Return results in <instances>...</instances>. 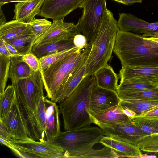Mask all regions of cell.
<instances>
[{
  "label": "cell",
  "mask_w": 158,
  "mask_h": 158,
  "mask_svg": "<svg viewBox=\"0 0 158 158\" xmlns=\"http://www.w3.org/2000/svg\"><path fill=\"white\" fill-rule=\"evenodd\" d=\"M113 52L122 68L158 67V44L138 34L118 31Z\"/></svg>",
  "instance_id": "1"
},
{
  "label": "cell",
  "mask_w": 158,
  "mask_h": 158,
  "mask_svg": "<svg viewBox=\"0 0 158 158\" xmlns=\"http://www.w3.org/2000/svg\"><path fill=\"white\" fill-rule=\"evenodd\" d=\"M96 84L94 75H86L70 94L60 103L59 110L66 131L89 126L92 123L88 110L92 89Z\"/></svg>",
  "instance_id": "2"
},
{
  "label": "cell",
  "mask_w": 158,
  "mask_h": 158,
  "mask_svg": "<svg viewBox=\"0 0 158 158\" xmlns=\"http://www.w3.org/2000/svg\"><path fill=\"white\" fill-rule=\"evenodd\" d=\"M119 29L111 12L105 11L99 29L91 44L87 60L86 75H93L108 64L111 58Z\"/></svg>",
  "instance_id": "3"
},
{
  "label": "cell",
  "mask_w": 158,
  "mask_h": 158,
  "mask_svg": "<svg viewBox=\"0 0 158 158\" xmlns=\"http://www.w3.org/2000/svg\"><path fill=\"white\" fill-rule=\"evenodd\" d=\"M12 83L32 138L38 141L37 110L40 100L44 96V85L40 69L28 77L17 80Z\"/></svg>",
  "instance_id": "4"
},
{
  "label": "cell",
  "mask_w": 158,
  "mask_h": 158,
  "mask_svg": "<svg viewBox=\"0 0 158 158\" xmlns=\"http://www.w3.org/2000/svg\"><path fill=\"white\" fill-rule=\"evenodd\" d=\"M82 50L74 52L40 70L48 98L52 100L59 88L72 74L81 61Z\"/></svg>",
  "instance_id": "5"
},
{
  "label": "cell",
  "mask_w": 158,
  "mask_h": 158,
  "mask_svg": "<svg viewBox=\"0 0 158 158\" xmlns=\"http://www.w3.org/2000/svg\"><path fill=\"white\" fill-rule=\"evenodd\" d=\"M104 135L99 127L86 126L74 130L60 132L51 142L62 148L64 155L92 148Z\"/></svg>",
  "instance_id": "6"
},
{
  "label": "cell",
  "mask_w": 158,
  "mask_h": 158,
  "mask_svg": "<svg viewBox=\"0 0 158 158\" xmlns=\"http://www.w3.org/2000/svg\"><path fill=\"white\" fill-rule=\"evenodd\" d=\"M107 0H84L79 8L83 9L81 16L76 24L81 33L92 44L98 32L106 10Z\"/></svg>",
  "instance_id": "7"
},
{
  "label": "cell",
  "mask_w": 158,
  "mask_h": 158,
  "mask_svg": "<svg viewBox=\"0 0 158 158\" xmlns=\"http://www.w3.org/2000/svg\"><path fill=\"white\" fill-rule=\"evenodd\" d=\"M19 151L23 158H63L64 151L61 147L46 140L42 142L33 139L7 141Z\"/></svg>",
  "instance_id": "8"
},
{
  "label": "cell",
  "mask_w": 158,
  "mask_h": 158,
  "mask_svg": "<svg viewBox=\"0 0 158 158\" xmlns=\"http://www.w3.org/2000/svg\"><path fill=\"white\" fill-rule=\"evenodd\" d=\"M0 120L6 127L11 139L16 140L33 139L16 96L9 112L2 120Z\"/></svg>",
  "instance_id": "9"
},
{
  "label": "cell",
  "mask_w": 158,
  "mask_h": 158,
  "mask_svg": "<svg viewBox=\"0 0 158 158\" xmlns=\"http://www.w3.org/2000/svg\"><path fill=\"white\" fill-rule=\"evenodd\" d=\"M81 33L76 25L73 22H66L64 19L53 20L52 25L44 34L36 39L33 46L73 39Z\"/></svg>",
  "instance_id": "10"
},
{
  "label": "cell",
  "mask_w": 158,
  "mask_h": 158,
  "mask_svg": "<svg viewBox=\"0 0 158 158\" xmlns=\"http://www.w3.org/2000/svg\"><path fill=\"white\" fill-rule=\"evenodd\" d=\"M98 126L106 136L136 146L137 140L146 135L139 128L130 121L122 124H99Z\"/></svg>",
  "instance_id": "11"
},
{
  "label": "cell",
  "mask_w": 158,
  "mask_h": 158,
  "mask_svg": "<svg viewBox=\"0 0 158 158\" xmlns=\"http://www.w3.org/2000/svg\"><path fill=\"white\" fill-rule=\"evenodd\" d=\"M91 44H89L82 50V59L75 70L66 82L58 90L52 101L60 103L68 97L86 76L87 60L90 51Z\"/></svg>",
  "instance_id": "12"
},
{
  "label": "cell",
  "mask_w": 158,
  "mask_h": 158,
  "mask_svg": "<svg viewBox=\"0 0 158 158\" xmlns=\"http://www.w3.org/2000/svg\"><path fill=\"white\" fill-rule=\"evenodd\" d=\"M120 99L116 92L105 89L96 84L92 89L88 111L98 114L119 104Z\"/></svg>",
  "instance_id": "13"
},
{
  "label": "cell",
  "mask_w": 158,
  "mask_h": 158,
  "mask_svg": "<svg viewBox=\"0 0 158 158\" xmlns=\"http://www.w3.org/2000/svg\"><path fill=\"white\" fill-rule=\"evenodd\" d=\"M84 0H45L39 16L53 20L64 18L81 4Z\"/></svg>",
  "instance_id": "14"
},
{
  "label": "cell",
  "mask_w": 158,
  "mask_h": 158,
  "mask_svg": "<svg viewBox=\"0 0 158 158\" xmlns=\"http://www.w3.org/2000/svg\"><path fill=\"white\" fill-rule=\"evenodd\" d=\"M118 76L120 81L150 83L158 86V67L141 66L122 68Z\"/></svg>",
  "instance_id": "15"
},
{
  "label": "cell",
  "mask_w": 158,
  "mask_h": 158,
  "mask_svg": "<svg viewBox=\"0 0 158 158\" xmlns=\"http://www.w3.org/2000/svg\"><path fill=\"white\" fill-rule=\"evenodd\" d=\"M119 14L117 25L119 29L123 31L143 34L154 31L158 27V22L149 23L129 13Z\"/></svg>",
  "instance_id": "16"
},
{
  "label": "cell",
  "mask_w": 158,
  "mask_h": 158,
  "mask_svg": "<svg viewBox=\"0 0 158 158\" xmlns=\"http://www.w3.org/2000/svg\"><path fill=\"white\" fill-rule=\"evenodd\" d=\"M46 140L52 142L60 132L59 110L56 102L45 98Z\"/></svg>",
  "instance_id": "17"
},
{
  "label": "cell",
  "mask_w": 158,
  "mask_h": 158,
  "mask_svg": "<svg viewBox=\"0 0 158 158\" xmlns=\"http://www.w3.org/2000/svg\"><path fill=\"white\" fill-rule=\"evenodd\" d=\"M45 0H27L14 6L13 19L28 23L40 12Z\"/></svg>",
  "instance_id": "18"
},
{
  "label": "cell",
  "mask_w": 158,
  "mask_h": 158,
  "mask_svg": "<svg viewBox=\"0 0 158 158\" xmlns=\"http://www.w3.org/2000/svg\"><path fill=\"white\" fill-rule=\"evenodd\" d=\"M120 102L118 106L99 114H96L89 111L92 123L98 126L99 124H122L131 121L123 111Z\"/></svg>",
  "instance_id": "19"
},
{
  "label": "cell",
  "mask_w": 158,
  "mask_h": 158,
  "mask_svg": "<svg viewBox=\"0 0 158 158\" xmlns=\"http://www.w3.org/2000/svg\"><path fill=\"white\" fill-rule=\"evenodd\" d=\"M30 34H34L31 26L16 20L6 22L0 26V39L5 40Z\"/></svg>",
  "instance_id": "20"
},
{
  "label": "cell",
  "mask_w": 158,
  "mask_h": 158,
  "mask_svg": "<svg viewBox=\"0 0 158 158\" xmlns=\"http://www.w3.org/2000/svg\"><path fill=\"white\" fill-rule=\"evenodd\" d=\"M99 143L120 153V157H131L133 155L142 154L141 151L137 146L109 136H104Z\"/></svg>",
  "instance_id": "21"
},
{
  "label": "cell",
  "mask_w": 158,
  "mask_h": 158,
  "mask_svg": "<svg viewBox=\"0 0 158 158\" xmlns=\"http://www.w3.org/2000/svg\"><path fill=\"white\" fill-rule=\"evenodd\" d=\"M96 85L101 88L116 92L118 77L108 64L98 69L94 74Z\"/></svg>",
  "instance_id": "22"
},
{
  "label": "cell",
  "mask_w": 158,
  "mask_h": 158,
  "mask_svg": "<svg viewBox=\"0 0 158 158\" xmlns=\"http://www.w3.org/2000/svg\"><path fill=\"white\" fill-rule=\"evenodd\" d=\"M73 39L60 40L38 46H33L32 53L39 59L53 53L76 47Z\"/></svg>",
  "instance_id": "23"
},
{
  "label": "cell",
  "mask_w": 158,
  "mask_h": 158,
  "mask_svg": "<svg viewBox=\"0 0 158 158\" xmlns=\"http://www.w3.org/2000/svg\"><path fill=\"white\" fill-rule=\"evenodd\" d=\"M120 157V155L110 148L105 146L101 149L90 148L79 151L64 154V158H114Z\"/></svg>",
  "instance_id": "24"
},
{
  "label": "cell",
  "mask_w": 158,
  "mask_h": 158,
  "mask_svg": "<svg viewBox=\"0 0 158 158\" xmlns=\"http://www.w3.org/2000/svg\"><path fill=\"white\" fill-rule=\"evenodd\" d=\"M9 78L12 83L19 79L30 76L34 72L22 60V56H11Z\"/></svg>",
  "instance_id": "25"
},
{
  "label": "cell",
  "mask_w": 158,
  "mask_h": 158,
  "mask_svg": "<svg viewBox=\"0 0 158 158\" xmlns=\"http://www.w3.org/2000/svg\"><path fill=\"white\" fill-rule=\"evenodd\" d=\"M120 104L123 108L132 110L138 115L158 107V101L120 99Z\"/></svg>",
  "instance_id": "26"
},
{
  "label": "cell",
  "mask_w": 158,
  "mask_h": 158,
  "mask_svg": "<svg viewBox=\"0 0 158 158\" xmlns=\"http://www.w3.org/2000/svg\"><path fill=\"white\" fill-rule=\"evenodd\" d=\"M141 151L148 155L158 156V134L145 135L139 139L136 143Z\"/></svg>",
  "instance_id": "27"
},
{
  "label": "cell",
  "mask_w": 158,
  "mask_h": 158,
  "mask_svg": "<svg viewBox=\"0 0 158 158\" xmlns=\"http://www.w3.org/2000/svg\"><path fill=\"white\" fill-rule=\"evenodd\" d=\"M35 40L34 35L30 34L12 40L5 41L13 46L19 55L22 56L32 53V48Z\"/></svg>",
  "instance_id": "28"
},
{
  "label": "cell",
  "mask_w": 158,
  "mask_h": 158,
  "mask_svg": "<svg viewBox=\"0 0 158 158\" xmlns=\"http://www.w3.org/2000/svg\"><path fill=\"white\" fill-rule=\"evenodd\" d=\"M16 97L15 90L12 85H8L0 94V120H2L9 112Z\"/></svg>",
  "instance_id": "29"
},
{
  "label": "cell",
  "mask_w": 158,
  "mask_h": 158,
  "mask_svg": "<svg viewBox=\"0 0 158 158\" xmlns=\"http://www.w3.org/2000/svg\"><path fill=\"white\" fill-rule=\"evenodd\" d=\"M158 86L150 83L123 81H120L116 92L118 95H119L144 89H153Z\"/></svg>",
  "instance_id": "30"
},
{
  "label": "cell",
  "mask_w": 158,
  "mask_h": 158,
  "mask_svg": "<svg viewBox=\"0 0 158 158\" xmlns=\"http://www.w3.org/2000/svg\"><path fill=\"white\" fill-rule=\"evenodd\" d=\"M45 97L43 96L40 99L37 110L36 121L37 132L39 141L46 140L45 127L46 114L44 103Z\"/></svg>",
  "instance_id": "31"
},
{
  "label": "cell",
  "mask_w": 158,
  "mask_h": 158,
  "mask_svg": "<svg viewBox=\"0 0 158 158\" xmlns=\"http://www.w3.org/2000/svg\"><path fill=\"white\" fill-rule=\"evenodd\" d=\"M121 100L141 99L158 101V86L153 89H144L118 95Z\"/></svg>",
  "instance_id": "32"
},
{
  "label": "cell",
  "mask_w": 158,
  "mask_h": 158,
  "mask_svg": "<svg viewBox=\"0 0 158 158\" xmlns=\"http://www.w3.org/2000/svg\"><path fill=\"white\" fill-rule=\"evenodd\" d=\"M81 50L76 47L53 53L39 59L40 69H44L52 64Z\"/></svg>",
  "instance_id": "33"
},
{
  "label": "cell",
  "mask_w": 158,
  "mask_h": 158,
  "mask_svg": "<svg viewBox=\"0 0 158 158\" xmlns=\"http://www.w3.org/2000/svg\"><path fill=\"white\" fill-rule=\"evenodd\" d=\"M132 123L147 135L158 134V119H149L139 117L129 118Z\"/></svg>",
  "instance_id": "34"
},
{
  "label": "cell",
  "mask_w": 158,
  "mask_h": 158,
  "mask_svg": "<svg viewBox=\"0 0 158 158\" xmlns=\"http://www.w3.org/2000/svg\"><path fill=\"white\" fill-rule=\"evenodd\" d=\"M10 58L0 54V94L5 90L9 78Z\"/></svg>",
  "instance_id": "35"
},
{
  "label": "cell",
  "mask_w": 158,
  "mask_h": 158,
  "mask_svg": "<svg viewBox=\"0 0 158 158\" xmlns=\"http://www.w3.org/2000/svg\"><path fill=\"white\" fill-rule=\"evenodd\" d=\"M28 23L31 26L36 39L45 33L52 25L51 22L45 19L35 18Z\"/></svg>",
  "instance_id": "36"
},
{
  "label": "cell",
  "mask_w": 158,
  "mask_h": 158,
  "mask_svg": "<svg viewBox=\"0 0 158 158\" xmlns=\"http://www.w3.org/2000/svg\"><path fill=\"white\" fill-rule=\"evenodd\" d=\"M22 60L33 71L36 72L40 69L39 59L32 53L22 56Z\"/></svg>",
  "instance_id": "37"
},
{
  "label": "cell",
  "mask_w": 158,
  "mask_h": 158,
  "mask_svg": "<svg viewBox=\"0 0 158 158\" xmlns=\"http://www.w3.org/2000/svg\"><path fill=\"white\" fill-rule=\"evenodd\" d=\"M73 42L74 46L81 50H82L86 48L88 44L86 37L80 33L74 36Z\"/></svg>",
  "instance_id": "38"
},
{
  "label": "cell",
  "mask_w": 158,
  "mask_h": 158,
  "mask_svg": "<svg viewBox=\"0 0 158 158\" xmlns=\"http://www.w3.org/2000/svg\"><path fill=\"white\" fill-rule=\"evenodd\" d=\"M135 117L149 119H158V107Z\"/></svg>",
  "instance_id": "39"
},
{
  "label": "cell",
  "mask_w": 158,
  "mask_h": 158,
  "mask_svg": "<svg viewBox=\"0 0 158 158\" xmlns=\"http://www.w3.org/2000/svg\"><path fill=\"white\" fill-rule=\"evenodd\" d=\"M0 138L7 141L11 139L7 128L3 122L0 120Z\"/></svg>",
  "instance_id": "40"
},
{
  "label": "cell",
  "mask_w": 158,
  "mask_h": 158,
  "mask_svg": "<svg viewBox=\"0 0 158 158\" xmlns=\"http://www.w3.org/2000/svg\"><path fill=\"white\" fill-rule=\"evenodd\" d=\"M0 54L10 58L11 55L6 46L4 40L0 39Z\"/></svg>",
  "instance_id": "41"
},
{
  "label": "cell",
  "mask_w": 158,
  "mask_h": 158,
  "mask_svg": "<svg viewBox=\"0 0 158 158\" xmlns=\"http://www.w3.org/2000/svg\"><path fill=\"white\" fill-rule=\"evenodd\" d=\"M4 44L10 53L11 56H20L15 48L12 45L4 40Z\"/></svg>",
  "instance_id": "42"
},
{
  "label": "cell",
  "mask_w": 158,
  "mask_h": 158,
  "mask_svg": "<svg viewBox=\"0 0 158 158\" xmlns=\"http://www.w3.org/2000/svg\"><path fill=\"white\" fill-rule=\"evenodd\" d=\"M118 3L129 5L135 3H141L142 0H112Z\"/></svg>",
  "instance_id": "43"
},
{
  "label": "cell",
  "mask_w": 158,
  "mask_h": 158,
  "mask_svg": "<svg viewBox=\"0 0 158 158\" xmlns=\"http://www.w3.org/2000/svg\"><path fill=\"white\" fill-rule=\"evenodd\" d=\"M123 113L129 118H133L138 115L135 112L129 109L123 108Z\"/></svg>",
  "instance_id": "44"
},
{
  "label": "cell",
  "mask_w": 158,
  "mask_h": 158,
  "mask_svg": "<svg viewBox=\"0 0 158 158\" xmlns=\"http://www.w3.org/2000/svg\"><path fill=\"white\" fill-rule=\"evenodd\" d=\"M144 37H153L158 36V27L157 28L152 31H149L142 35Z\"/></svg>",
  "instance_id": "45"
},
{
  "label": "cell",
  "mask_w": 158,
  "mask_h": 158,
  "mask_svg": "<svg viewBox=\"0 0 158 158\" xmlns=\"http://www.w3.org/2000/svg\"><path fill=\"white\" fill-rule=\"evenodd\" d=\"M27 0H0V7H2L3 5L7 3L15 2H23Z\"/></svg>",
  "instance_id": "46"
},
{
  "label": "cell",
  "mask_w": 158,
  "mask_h": 158,
  "mask_svg": "<svg viewBox=\"0 0 158 158\" xmlns=\"http://www.w3.org/2000/svg\"><path fill=\"white\" fill-rule=\"evenodd\" d=\"M1 7H0V26L3 25L6 23V18Z\"/></svg>",
  "instance_id": "47"
},
{
  "label": "cell",
  "mask_w": 158,
  "mask_h": 158,
  "mask_svg": "<svg viewBox=\"0 0 158 158\" xmlns=\"http://www.w3.org/2000/svg\"><path fill=\"white\" fill-rule=\"evenodd\" d=\"M145 39L158 44V36L153 37H145Z\"/></svg>",
  "instance_id": "48"
}]
</instances>
